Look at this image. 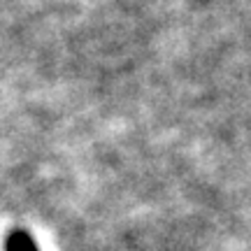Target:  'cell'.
<instances>
[{
    "label": "cell",
    "mask_w": 251,
    "mask_h": 251,
    "mask_svg": "<svg viewBox=\"0 0 251 251\" xmlns=\"http://www.w3.org/2000/svg\"><path fill=\"white\" fill-rule=\"evenodd\" d=\"M5 251H37V247L26 230H12L5 237Z\"/></svg>",
    "instance_id": "6da1fadb"
}]
</instances>
